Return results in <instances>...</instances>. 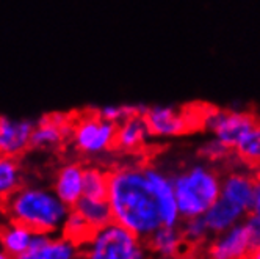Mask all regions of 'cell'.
Returning a JSON list of instances; mask_svg holds the SVG:
<instances>
[{
    "label": "cell",
    "instance_id": "6da1fadb",
    "mask_svg": "<svg viewBox=\"0 0 260 259\" xmlns=\"http://www.w3.org/2000/svg\"><path fill=\"white\" fill-rule=\"evenodd\" d=\"M107 199L115 223L143 240L163 226L160 205L144 163H124L108 171Z\"/></svg>",
    "mask_w": 260,
    "mask_h": 259
},
{
    "label": "cell",
    "instance_id": "7a4b0ae2",
    "mask_svg": "<svg viewBox=\"0 0 260 259\" xmlns=\"http://www.w3.org/2000/svg\"><path fill=\"white\" fill-rule=\"evenodd\" d=\"M69 209L53 190L38 186L19 187L4 203L7 217L25 225L35 234L61 233Z\"/></svg>",
    "mask_w": 260,
    "mask_h": 259
},
{
    "label": "cell",
    "instance_id": "3957f363",
    "mask_svg": "<svg viewBox=\"0 0 260 259\" xmlns=\"http://www.w3.org/2000/svg\"><path fill=\"white\" fill-rule=\"evenodd\" d=\"M222 171L206 160L183 166L174 175L173 186L182 220L202 217L218 199Z\"/></svg>",
    "mask_w": 260,
    "mask_h": 259
},
{
    "label": "cell",
    "instance_id": "277c9868",
    "mask_svg": "<svg viewBox=\"0 0 260 259\" xmlns=\"http://www.w3.org/2000/svg\"><path fill=\"white\" fill-rule=\"evenodd\" d=\"M83 259H149V250L143 239L127 228L110 221L92 231L80 245Z\"/></svg>",
    "mask_w": 260,
    "mask_h": 259
},
{
    "label": "cell",
    "instance_id": "5b68a950",
    "mask_svg": "<svg viewBox=\"0 0 260 259\" xmlns=\"http://www.w3.org/2000/svg\"><path fill=\"white\" fill-rule=\"evenodd\" d=\"M257 247H260V228L245 218L232 228L213 234L201 248V254L206 259H248Z\"/></svg>",
    "mask_w": 260,
    "mask_h": 259
},
{
    "label": "cell",
    "instance_id": "8992f818",
    "mask_svg": "<svg viewBox=\"0 0 260 259\" xmlns=\"http://www.w3.org/2000/svg\"><path fill=\"white\" fill-rule=\"evenodd\" d=\"M202 110L196 107L183 108L176 105H147L144 120L154 138H173L190 134L202 127Z\"/></svg>",
    "mask_w": 260,
    "mask_h": 259
},
{
    "label": "cell",
    "instance_id": "52a82bcc",
    "mask_svg": "<svg viewBox=\"0 0 260 259\" xmlns=\"http://www.w3.org/2000/svg\"><path fill=\"white\" fill-rule=\"evenodd\" d=\"M257 123H260L257 115L251 112H245V110L204 107V112H202V127L207 129L212 134V137L228 145L232 151L235 145L243 138Z\"/></svg>",
    "mask_w": 260,
    "mask_h": 259
},
{
    "label": "cell",
    "instance_id": "ba28073f",
    "mask_svg": "<svg viewBox=\"0 0 260 259\" xmlns=\"http://www.w3.org/2000/svg\"><path fill=\"white\" fill-rule=\"evenodd\" d=\"M116 127L118 124L105 121L96 113H86L72 126V141L80 153L101 156L115 148Z\"/></svg>",
    "mask_w": 260,
    "mask_h": 259
},
{
    "label": "cell",
    "instance_id": "9c48e42d",
    "mask_svg": "<svg viewBox=\"0 0 260 259\" xmlns=\"http://www.w3.org/2000/svg\"><path fill=\"white\" fill-rule=\"evenodd\" d=\"M257 173L248 166L241 165H228V170L221 175V190L219 196L231 201L232 205L245 211L248 215L252 208V201L255 195Z\"/></svg>",
    "mask_w": 260,
    "mask_h": 259
},
{
    "label": "cell",
    "instance_id": "30bf717a",
    "mask_svg": "<svg viewBox=\"0 0 260 259\" xmlns=\"http://www.w3.org/2000/svg\"><path fill=\"white\" fill-rule=\"evenodd\" d=\"M144 170L157 195L163 226H179L182 218L177 209V201H176L171 175L168 171H165L163 168H160L155 163H144Z\"/></svg>",
    "mask_w": 260,
    "mask_h": 259
},
{
    "label": "cell",
    "instance_id": "8fae6325",
    "mask_svg": "<svg viewBox=\"0 0 260 259\" xmlns=\"http://www.w3.org/2000/svg\"><path fill=\"white\" fill-rule=\"evenodd\" d=\"M80 254V245L63 234H35L30 248L16 259H77Z\"/></svg>",
    "mask_w": 260,
    "mask_h": 259
},
{
    "label": "cell",
    "instance_id": "7c38bea8",
    "mask_svg": "<svg viewBox=\"0 0 260 259\" xmlns=\"http://www.w3.org/2000/svg\"><path fill=\"white\" fill-rule=\"evenodd\" d=\"M33 127V120L0 115V154L8 157L21 156L30 146Z\"/></svg>",
    "mask_w": 260,
    "mask_h": 259
},
{
    "label": "cell",
    "instance_id": "4fadbf2b",
    "mask_svg": "<svg viewBox=\"0 0 260 259\" xmlns=\"http://www.w3.org/2000/svg\"><path fill=\"white\" fill-rule=\"evenodd\" d=\"M69 129L68 117L64 113L53 112L43 115L35 121L30 146L38 148V150H49V148L58 146L64 140Z\"/></svg>",
    "mask_w": 260,
    "mask_h": 259
},
{
    "label": "cell",
    "instance_id": "5bb4252c",
    "mask_svg": "<svg viewBox=\"0 0 260 259\" xmlns=\"http://www.w3.org/2000/svg\"><path fill=\"white\" fill-rule=\"evenodd\" d=\"M144 242L149 254L155 259H183L185 248H190L179 226H161Z\"/></svg>",
    "mask_w": 260,
    "mask_h": 259
},
{
    "label": "cell",
    "instance_id": "9a60e30c",
    "mask_svg": "<svg viewBox=\"0 0 260 259\" xmlns=\"http://www.w3.org/2000/svg\"><path fill=\"white\" fill-rule=\"evenodd\" d=\"M53 192L68 208H74L83 196V166L68 163L58 170L53 181Z\"/></svg>",
    "mask_w": 260,
    "mask_h": 259
},
{
    "label": "cell",
    "instance_id": "2e32d148",
    "mask_svg": "<svg viewBox=\"0 0 260 259\" xmlns=\"http://www.w3.org/2000/svg\"><path fill=\"white\" fill-rule=\"evenodd\" d=\"M152 138L143 115H134L121 121L116 127L115 148L125 153H137Z\"/></svg>",
    "mask_w": 260,
    "mask_h": 259
},
{
    "label": "cell",
    "instance_id": "e0dca14e",
    "mask_svg": "<svg viewBox=\"0 0 260 259\" xmlns=\"http://www.w3.org/2000/svg\"><path fill=\"white\" fill-rule=\"evenodd\" d=\"M202 218L206 221L210 234L213 236L232 228L234 225L240 223V221H243L245 218H248V214L237 208L235 205H232L231 201L224 199L222 196H218V199L202 215Z\"/></svg>",
    "mask_w": 260,
    "mask_h": 259
},
{
    "label": "cell",
    "instance_id": "ac0fdd59",
    "mask_svg": "<svg viewBox=\"0 0 260 259\" xmlns=\"http://www.w3.org/2000/svg\"><path fill=\"white\" fill-rule=\"evenodd\" d=\"M33 237L35 233L30 228L8 218L7 223L0 226V248L16 259L30 248Z\"/></svg>",
    "mask_w": 260,
    "mask_h": 259
},
{
    "label": "cell",
    "instance_id": "d6986e66",
    "mask_svg": "<svg viewBox=\"0 0 260 259\" xmlns=\"http://www.w3.org/2000/svg\"><path fill=\"white\" fill-rule=\"evenodd\" d=\"M83 218L89 225L92 231H96L105 225H108L110 221H113L111 217V209L108 205L107 198H89V196H82L79 203L74 206Z\"/></svg>",
    "mask_w": 260,
    "mask_h": 259
},
{
    "label": "cell",
    "instance_id": "ffe728a7",
    "mask_svg": "<svg viewBox=\"0 0 260 259\" xmlns=\"http://www.w3.org/2000/svg\"><path fill=\"white\" fill-rule=\"evenodd\" d=\"M234 156L241 165L248 166V168L254 170L255 173L260 171V123H257L235 145Z\"/></svg>",
    "mask_w": 260,
    "mask_h": 259
},
{
    "label": "cell",
    "instance_id": "44dd1931",
    "mask_svg": "<svg viewBox=\"0 0 260 259\" xmlns=\"http://www.w3.org/2000/svg\"><path fill=\"white\" fill-rule=\"evenodd\" d=\"M21 168L16 157L0 154V199H7L14 190L21 187Z\"/></svg>",
    "mask_w": 260,
    "mask_h": 259
},
{
    "label": "cell",
    "instance_id": "7402d4cb",
    "mask_svg": "<svg viewBox=\"0 0 260 259\" xmlns=\"http://www.w3.org/2000/svg\"><path fill=\"white\" fill-rule=\"evenodd\" d=\"M179 228H180V233L185 239V242H187L190 248H202L204 244L212 237L202 217L182 220Z\"/></svg>",
    "mask_w": 260,
    "mask_h": 259
},
{
    "label": "cell",
    "instance_id": "603a6c76",
    "mask_svg": "<svg viewBox=\"0 0 260 259\" xmlns=\"http://www.w3.org/2000/svg\"><path fill=\"white\" fill-rule=\"evenodd\" d=\"M108 193V171L99 166L83 168V196L107 198Z\"/></svg>",
    "mask_w": 260,
    "mask_h": 259
},
{
    "label": "cell",
    "instance_id": "cb8c5ba5",
    "mask_svg": "<svg viewBox=\"0 0 260 259\" xmlns=\"http://www.w3.org/2000/svg\"><path fill=\"white\" fill-rule=\"evenodd\" d=\"M198 156L201 160H206L212 165H218V163H226L229 165L235 156L234 151L228 145H224L222 141H219L218 138L212 137L206 141H202L198 148Z\"/></svg>",
    "mask_w": 260,
    "mask_h": 259
},
{
    "label": "cell",
    "instance_id": "d4e9b609",
    "mask_svg": "<svg viewBox=\"0 0 260 259\" xmlns=\"http://www.w3.org/2000/svg\"><path fill=\"white\" fill-rule=\"evenodd\" d=\"M146 107L147 105L144 104H110V105H102L96 108L94 113L105 121L119 124L121 121L134 115H143Z\"/></svg>",
    "mask_w": 260,
    "mask_h": 259
},
{
    "label": "cell",
    "instance_id": "484cf974",
    "mask_svg": "<svg viewBox=\"0 0 260 259\" xmlns=\"http://www.w3.org/2000/svg\"><path fill=\"white\" fill-rule=\"evenodd\" d=\"M92 229L89 228V225L85 221V218L74 209L71 208L66 218H64V223L61 228V234L69 237L71 240H74L76 244L82 245L85 240L91 236Z\"/></svg>",
    "mask_w": 260,
    "mask_h": 259
},
{
    "label": "cell",
    "instance_id": "4316f807",
    "mask_svg": "<svg viewBox=\"0 0 260 259\" xmlns=\"http://www.w3.org/2000/svg\"><path fill=\"white\" fill-rule=\"evenodd\" d=\"M249 220H252L254 223L260 228V171L257 173V182H255V195L252 201V208L248 215Z\"/></svg>",
    "mask_w": 260,
    "mask_h": 259
},
{
    "label": "cell",
    "instance_id": "83f0119b",
    "mask_svg": "<svg viewBox=\"0 0 260 259\" xmlns=\"http://www.w3.org/2000/svg\"><path fill=\"white\" fill-rule=\"evenodd\" d=\"M248 259H260V247H257V248L248 256Z\"/></svg>",
    "mask_w": 260,
    "mask_h": 259
},
{
    "label": "cell",
    "instance_id": "f1b7e54d",
    "mask_svg": "<svg viewBox=\"0 0 260 259\" xmlns=\"http://www.w3.org/2000/svg\"><path fill=\"white\" fill-rule=\"evenodd\" d=\"M0 259H14L13 256H10L4 248H0Z\"/></svg>",
    "mask_w": 260,
    "mask_h": 259
},
{
    "label": "cell",
    "instance_id": "f546056e",
    "mask_svg": "<svg viewBox=\"0 0 260 259\" xmlns=\"http://www.w3.org/2000/svg\"><path fill=\"white\" fill-rule=\"evenodd\" d=\"M183 259H206L201 253L199 254H191V256H187V257H183Z\"/></svg>",
    "mask_w": 260,
    "mask_h": 259
},
{
    "label": "cell",
    "instance_id": "4dcf8cb0",
    "mask_svg": "<svg viewBox=\"0 0 260 259\" xmlns=\"http://www.w3.org/2000/svg\"><path fill=\"white\" fill-rule=\"evenodd\" d=\"M77 259H83V257H82V254H80V256H79V257H77Z\"/></svg>",
    "mask_w": 260,
    "mask_h": 259
}]
</instances>
